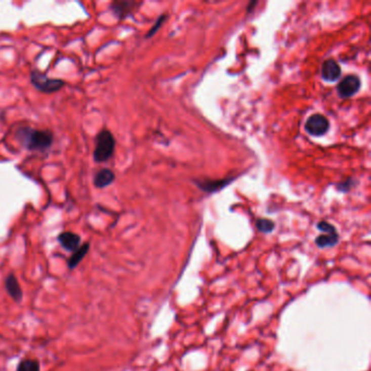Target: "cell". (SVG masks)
Wrapping results in <instances>:
<instances>
[{"mask_svg":"<svg viewBox=\"0 0 371 371\" xmlns=\"http://www.w3.org/2000/svg\"><path fill=\"white\" fill-rule=\"evenodd\" d=\"M19 138L28 150L44 151L53 145L54 134L49 130L23 128L19 130Z\"/></svg>","mask_w":371,"mask_h":371,"instance_id":"obj_1","label":"cell"},{"mask_svg":"<svg viewBox=\"0 0 371 371\" xmlns=\"http://www.w3.org/2000/svg\"><path fill=\"white\" fill-rule=\"evenodd\" d=\"M115 140L110 131L103 130L96 136V147L94 150V160L96 162H105L110 159L114 152Z\"/></svg>","mask_w":371,"mask_h":371,"instance_id":"obj_2","label":"cell"},{"mask_svg":"<svg viewBox=\"0 0 371 371\" xmlns=\"http://www.w3.org/2000/svg\"><path fill=\"white\" fill-rule=\"evenodd\" d=\"M31 83L36 90L45 93V94H53L58 91H60L64 86V82L60 78H50L47 76L46 73L39 70H33L31 72Z\"/></svg>","mask_w":371,"mask_h":371,"instance_id":"obj_3","label":"cell"},{"mask_svg":"<svg viewBox=\"0 0 371 371\" xmlns=\"http://www.w3.org/2000/svg\"><path fill=\"white\" fill-rule=\"evenodd\" d=\"M330 123L322 114H312L308 118L306 125H305V130L307 131L312 136H322L329 131Z\"/></svg>","mask_w":371,"mask_h":371,"instance_id":"obj_4","label":"cell"},{"mask_svg":"<svg viewBox=\"0 0 371 371\" xmlns=\"http://www.w3.org/2000/svg\"><path fill=\"white\" fill-rule=\"evenodd\" d=\"M360 78L356 75L345 76L338 85V93L341 98H348L354 96L360 90Z\"/></svg>","mask_w":371,"mask_h":371,"instance_id":"obj_5","label":"cell"},{"mask_svg":"<svg viewBox=\"0 0 371 371\" xmlns=\"http://www.w3.org/2000/svg\"><path fill=\"white\" fill-rule=\"evenodd\" d=\"M140 5L142 4L135 2H113L110 5V9L119 20H123L131 16Z\"/></svg>","mask_w":371,"mask_h":371,"instance_id":"obj_6","label":"cell"},{"mask_svg":"<svg viewBox=\"0 0 371 371\" xmlns=\"http://www.w3.org/2000/svg\"><path fill=\"white\" fill-rule=\"evenodd\" d=\"M341 74L342 70L337 61H334L333 59H329L323 62L321 68V75L325 81L336 82L337 79L341 77Z\"/></svg>","mask_w":371,"mask_h":371,"instance_id":"obj_7","label":"cell"},{"mask_svg":"<svg viewBox=\"0 0 371 371\" xmlns=\"http://www.w3.org/2000/svg\"><path fill=\"white\" fill-rule=\"evenodd\" d=\"M58 241H59L60 245L64 250L75 252L79 247L81 237L77 234L73 233V232H63V233L59 234V236H58Z\"/></svg>","mask_w":371,"mask_h":371,"instance_id":"obj_8","label":"cell"},{"mask_svg":"<svg viewBox=\"0 0 371 371\" xmlns=\"http://www.w3.org/2000/svg\"><path fill=\"white\" fill-rule=\"evenodd\" d=\"M5 286L7 292L11 296L13 301L21 302L22 297H23V292L20 286V283L14 274H8L5 280Z\"/></svg>","mask_w":371,"mask_h":371,"instance_id":"obj_9","label":"cell"},{"mask_svg":"<svg viewBox=\"0 0 371 371\" xmlns=\"http://www.w3.org/2000/svg\"><path fill=\"white\" fill-rule=\"evenodd\" d=\"M233 181V179H223V180H219V181H198L196 182L202 191H205L207 193H216L218 191H220L221 188L225 187L227 185H229L231 182Z\"/></svg>","mask_w":371,"mask_h":371,"instance_id":"obj_10","label":"cell"},{"mask_svg":"<svg viewBox=\"0 0 371 371\" xmlns=\"http://www.w3.org/2000/svg\"><path fill=\"white\" fill-rule=\"evenodd\" d=\"M115 176L112 170L110 169H101L99 170L95 177H94V184H95L96 187L98 188H104L110 185L112 182L114 181Z\"/></svg>","mask_w":371,"mask_h":371,"instance_id":"obj_11","label":"cell"},{"mask_svg":"<svg viewBox=\"0 0 371 371\" xmlns=\"http://www.w3.org/2000/svg\"><path fill=\"white\" fill-rule=\"evenodd\" d=\"M338 242H339V234H338L337 229L330 231V232H325L324 234L317 236L315 239V243L319 249L333 247L334 245L338 244Z\"/></svg>","mask_w":371,"mask_h":371,"instance_id":"obj_12","label":"cell"},{"mask_svg":"<svg viewBox=\"0 0 371 371\" xmlns=\"http://www.w3.org/2000/svg\"><path fill=\"white\" fill-rule=\"evenodd\" d=\"M89 251H90V244L89 243H84L82 246H79L78 249L73 254H72V256L70 257V259L68 261V267L70 269H74L83 260V258L85 257V255L89 253Z\"/></svg>","mask_w":371,"mask_h":371,"instance_id":"obj_13","label":"cell"},{"mask_svg":"<svg viewBox=\"0 0 371 371\" xmlns=\"http://www.w3.org/2000/svg\"><path fill=\"white\" fill-rule=\"evenodd\" d=\"M17 371H40V365L36 359H23L18 365Z\"/></svg>","mask_w":371,"mask_h":371,"instance_id":"obj_14","label":"cell"},{"mask_svg":"<svg viewBox=\"0 0 371 371\" xmlns=\"http://www.w3.org/2000/svg\"><path fill=\"white\" fill-rule=\"evenodd\" d=\"M256 228L261 233H271L275 228V224L270 219H258L256 222Z\"/></svg>","mask_w":371,"mask_h":371,"instance_id":"obj_15","label":"cell"},{"mask_svg":"<svg viewBox=\"0 0 371 371\" xmlns=\"http://www.w3.org/2000/svg\"><path fill=\"white\" fill-rule=\"evenodd\" d=\"M354 183H355L354 180L348 179L347 181L341 182V183H339L337 185V187H338V190L341 191V192H348L354 186Z\"/></svg>","mask_w":371,"mask_h":371,"instance_id":"obj_16","label":"cell"},{"mask_svg":"<svg viewBox=\"0 0 371 371\" xmlns=\"http://www.w3.org/2000/svg\"><path fill=\"white\" fill-rule=\"evenodd\" d=\"M163 21H164V17H160V18L158 19V21L156 22V24L154 25V27H152L151 30L148 32L147 37H151V36L154 35V34L157 32V30H158V28L160 27V25H161V24L163 23Z\"/></svg>","mask_w":371,"mask_h":371,"instance_id":"obj_17","label":"cell"}]
</instances>
